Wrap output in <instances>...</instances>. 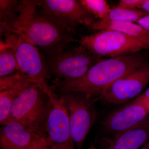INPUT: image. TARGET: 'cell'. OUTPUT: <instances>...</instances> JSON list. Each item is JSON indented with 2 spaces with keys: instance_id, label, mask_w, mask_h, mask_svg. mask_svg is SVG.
I'll return each instance as SVG.
<instances>
[{
  "instance_id": "cell-21",
  "label": "cell",
  "mask_w": 149,
  "mask_h": 149,
  "mask_svg": "<svg viewBox=\"0 0 149 149\" xmlns=\"http://www.w3.org/2000/svg\"><path fill=\"white\" fill-rule=\"evenodd\" d=\"M144 0H120L117 7L128 10L139 9Z\"/></svg>"
},
{
  "instance_id": "cell-5",
  "label": "cell",
  "mask_w": 149,
  "mask_h": 149,
  "mask_svg": "<svg viewBox=\"0 0 149 149\" xmlns=\"http://www.w3.org/2000/svg\"><path fill=\"white\" fill-rule=\"evenodd\" d=\"M79 36L77 43L101 58L116 57L149 49V44L112 29H102L93 35Z\"/></svg>"
},
{
  "instance_id": "cell-7",
  "label": "cell",
  "mask_w": 149,
  "mask_h": 149,
  "mask_svg": "<svg viewBox=\"0 0 149 149\" xmlns=\"http://www.w3.org/2000/svg\"><path fill=\"white\" fill-rule=\"evenodd\" d=\"M60 93L69 113L71 137L77 149H82L95 120L96 98L81 93Z\"/></svg>"
},
{
  "instance_id": "cell-24",
  "label": "cell",
  "mask_w": 149,
  "mask_h": 149,
  "mask_svg": "<svg viewBox=\"0 0 149 149\" xmlns=\"http://www.w3.org/2000/svg\"><path fill=\"white\" fill-rule=\"evenodd\" d=\"M51 146L52 145L47 139L46 141L29 149H50Z\"/></svg>"
},
{
  "instance_id": "cell-22",
  "label": "cell",
  "mask_w": 149,
  "mask_h": 149,
  "mask_svg": "<svg viewBox=\"0 0 149 149\" xmlns=\"http://www.w3.org/2000/svg\"><path fill=\"white\" fill-rule=\"evenodd\" d=\"M132 102L140 104L149 111V88L133 100Z\"/></svg>"
},
{
  "instance_id": "cell-14",
  "label": "cell",
  "mask_w": 149,
  "mask_h": 149,
  "mask_svg": "<svg viewBox=\"0 0 149 149\" xmlns=\"http://www.w3.org/2000/svg\"><path fill=\"white\" fill-rule=\"evenodd\" d=\"M95 31L108 29L116 30L149 44V31L136 23L99 20L90 28Z\"/></svg>"
},
{
  "instance_id": "cell-10",
  "label": "cell",
  "mask_w": 149,
  "mask_h": 149,
  "mask_svg": "<svg viewBox=\"0 0 149 149\" xmlns=\"http://www.w3.org/2000/svg\"><path fill=\"white\" fill-rule=\"evenodd\" d=\"M48 95L50 101L47 121L48 140L52 145L74 146L70 133L69 113L62 97L56 94L52 86Z\"/></svg>"
},
{
  "instance_id": "cell-16",
  "label": "cell",
  "mask_w": 149,
  "mask_h": 149,
  "mask_svg": "<svg viewBox=\"0 0 149 149\" xmlns=\"http://www.w3.org/2000/svg\"><path fill=\"white\" fill-rule=\"evenodd\" d=\"M18 71L20 70L14 52L4 41L1 40L0 76L5 77Z\"/></svg>"
},
{
  "instance_id": "cell-11",
  "label": "cell",
  "mask_w": 149,
  "mask_h": 149,
  "mask_svg": "<svg viewBox=\"0 0 149 149\" xmlns=\"http://www.w3.org/2000/svg\"><path fill=\"white\" fill-rule=\"evenodd\" d=\"M149 116L146 109L132 102L108 116L102 123V129L106 136H113L132 128Z\"/></svg>"
},
{
  "instance_id": "cell-23",
  "label": "cell",
  "mask_w": 149,
  "mask_h": 149,
  "mask_svg": "<svg viewBox=\"0 0 149 149\" xmlns=\"http://www.w3.org/2000/svg\"><path fill=\"white\" fill-rule=\"evenodd\" d=\"M137 23L149 31V15L141 19Z\"/></svg>"
},
{
  "instance_id": "cell-19",
  "label": "cell",
  "mask_w": 149,
  "mask_h": 149,
  "mask_svg": "<svg viewBox=\"0 0 149 149\" xmlns=\"http://www.w3.org/2000/svg\"><path fill=\"white\" fill-rule=\"evenodd\" d=\"M83 5L96 19L104 20L111 8L106 0H81Z\"/></svg>"
},
{
  "instance_id": "cell-8",
  "label": "cell",
  "mask_w": 149,
  "mask_h": 149,
  "mask_svg": "<svg viewBox=\"0 0 149 149\" xmlns=\"http://www.w3.org/2000/svg\"><path fill=\"white\" fill-rule=\"evenodd\" d=\"M3 36L5 42L14 52L20 71L33 77L37 84L48 94L52 87L47 83L49 78L39 49L17 33H7Z\"/></svg>"
},
{
  "instance_id": "cell-9",
  "label": "cell",
  "mask_w": 149,
  "mask_h": 149,
  "mask_svg": "<svg viewBox=\"0 0 149 149\" xmlns=\"http://www.w3.org/2000/svg\"><path fill=\"white\" fill-rule=\"evenodd\" d=\"M149 83V61L115 81L96 98L108 104H123L136 98Z\"/></svg>"
},
{
  "instance_id": "cell-25",
  "label": "cell",
  "mask_w": 149,
  "mask_h": 149,
  "mask_svg": "<svg viewBox=\"0 0 149 149\" xmlns=\"http://www.w3.org/2000/svg\"><path fill=\"white\" fill-rule=\"evenodd\" d=\"M50 149H75L74 146L52 145Z\"/></svg>"
},
{
  "instance_id": "cell-4",
  "label": "cell",
  "mask_w": 149,
  "mask_h": 149,
  "mask_svg": "<svg viewBox=\"0 0 149 149\" xmlns=\"http://www.w3.org/2000/svg\"><path fill=\"white\" fill-rule=\"evenodd\" d=\"M42 54L48 76L54 80H72L80 78L104 58L95 55L80 45L53 53Z\"/></svg>"
},
{
  "instance_id": "cell-6",
  "label": "cell",
  "mask_w": 149,
  "mask_h": 149,
  "mask_svg": "<svg viewBox=\"0 0 149 149\" xmlns=\"http://www.w3.org/2000/svg\"><path fill=\"white\" fill-rule=\"evenodd\" d=\"M38 14L72 35L83 25L91 28L95 17L85 8L81 0H43L37 7Z\"/></svg>"
},
{
  "instance_id": "cell-13",
  "label": "cell",
  "mask_w": 149,
  "mask_h": 149,
  "mask_svg": "<svg viewBox=\"0 0 149 149\" xmlns=\"http://www.w3.org/2000/svg\"><path fill=\"white\" fill-rule=\"evenodd\" d=\"M149 141V116L132 128L99 141L102 149H139Z\"/></svg>"
},
{
  "instance_id": "cell-15",
  "label": "cell",
  "mask_w": 149,
  "mask_h": 149,
  "mask_svg": "<svg viewBox=\"0 0 149 149\" xmlns=\"http://www.w3.org/2000/svg\"><path fill=\"white\" fill-rule=\"evenodd\" d=\"M27 83L16 87L0 91V123L3 125L10 120V111L15 98L29 85Z\"/></svg>"
},
{
  "instance_id": "cell-2",
  "label": "cell",
  "mask_w": 149,
  "mask_h": 149,
  "mask_svg": "<svg viewBox=\"0 0 149 149\" xmlns=\"http://www.w3.org/2000/svg\"><path fill=\"white\" fill-rule=\"evenodd\" d=\"M148 61L141 52L104 58L82 77L72 80H54L52 86L59 92L83 93L90 97L97 98L115 81Z\"/></svg>"
},
{
  "instance_id": "cell-28",
  "label": "cell",
  "mask_w": 149,
  "mask_h": 149,
  "mask_svg": "<svg viewBox=\"0 0 149 149\" xmlns=\"http://www.w3.org/2000/svg\"><path fill=\"white\" fill-rule=\"evenodd\" d=\"M87 149H98L93 143L91 144V146Z\"/></svg>"
},
{
  "instance_id": "cell-26",
  "label": "cell",
  "mask_w": 149,
  "mask_h": 149,
  "mask_svg": "<svg viewBox=\"0 0 149 149\" xmlns=\"http://www.w3.org/2000/svg\"><path fill=\"white\" fill-rule=\"evenodd\" d=\"M139 9L143 10L149 14V0H144L143 3L139 7Z\"/></svg>"
},
{
  "instance_id": "cell-27",
  "label": "cell",
  "mask_w": 149,
  "mask_h": 149,
  "mask_svg": "<svg viewBox=\"0 0 149 149\" xmlns=\"http://www.w3.org/2000/svg\"><path fill=\"white\" fill-rule=\"evenodd\" d=\"M139 149H149V141L147 142L146 143Z\"/></svg>"
},
{
  "instance_id": "cell-18",
  "label": "cell",
  "mask_w": 149,
  "mask_h": 149,
  "mask_svg": "<svg viewBox=\"0 0 149 149\" xmlns=\"http://www.w3.org/2000/svg\"><path fill=\"white\" fill-rule=\"evenodd\" d=\"M20 1H0V31L16 20L19 13Z\"/></svg>"
},
{
  "instance_id": "cell-1",
  "label": "cell",
  "mask_w": 149,
  "mask_h": 149,
  "mask_svg": "<svg viewBox=\"0 0 149 149\" xmlns=\"http://www.w3.org/2000/svg\"><path fill=\"white\" fill-rule=\"evenodd\" d=\"M40 1H20L16 20L0 31L1 37L7 33H15L34 44L42 54H49L69 47L77 43L73 35L38 14Z\"/></svg>"
},
{
  "instance_id": "cell-12",
  "label": "cell",
  "mask_w": 149,
  "mask_h": 149,
  "mask_svg": "<svg viewBox=\"0 0 149 149\" xmlns=\"http://www.w3.org/2000/svg\"><path fill=\"white\" fill-rule=\"evenodd\" d=\"M47 139L11 119L1 128L0 147L1 149H29Z\"/></svg>"
},
{
  "instance_id": "cell-20",
  "label": "cell",
  "mask_w": 149,
  "mask_h": 149,
  "mask_svg": "<svg viewBox=\"0 0 149 149\" xmlns=\"http://www.w3.org/2000/svg\"><path fill=\"white\" fill-rule=\"evenodd\" d=\"M27 83L37 84V82L33 77L21 71H17L8 76L1 77L0 91L10 89Z\"/></svg>"
},
{
  "instance_id": "cell-17",
  "label": "cell",
  "mask_w": 149,
  "mask_h": 149,
  "mask_svg": "<svg viewBox=\"0 0 149 149\" xmlns=\"http://www.w3.org/2000/svg\"><path fill=\"white\" fill-rule=\"evenodd\" d=\"M148 15L146 12L140 9L128 10L116 6L111 9L105 19L101 20L137 23L141 19Z\"/></svg>"
},
{
  "instance_id": "cell-3",
  "label": "cell",
  "mask_w": 149,
  "mask_h": 149,
  "mask_svg": "<svg viewBox=\"0 0 149 149\" xmlns=\"http://www.w3.org/2000/svg\"><path fill=\"white\" fill-rule=\"evenodd\" d=\"M50 105L48 94L36 83L31 84L14 101L10 120H16L26 129L47 138V121Z\"/></svg>"
}]
</instances>
